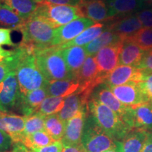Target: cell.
<instances>
[{
	"label": "cell",
	"mask_w": 152,
	"mask_h": 152,
	"mask_svg": "<svg viewBox=\"0 0 152 152\" xmlns=\"http://www.w3.org/2000/svg\"><path fill=\"white\" fill-rule=\"evenodd\" d=\"M11 31L12 30L9 28H0V46L7 45L9 47H16L11 38Z\"/></svg>",
	"instance_id": "39"
},
{
	"label": "cell",
	"mask_w": 152,
	"mask_h": 152,
	"mask_svg": "<svg viewBox=\"0 0 152 152\" xmlns=\"http://www.w3.org/2000/svg\"><path fill=\"white\" fill-rule=\"evenodd\" d=\"M140 82H131L120 86L109 87L121 103L133 108L144 104H149V99L142 90Z\"/></svg>",
	"instance_id": "8"
},
{
	"label": "cell",
	"mask_w": 152,
	"mask_h": 152,
	"mask_svg": "<svg viewBox=\"0 0 152 152\" xmlns=\"http://www.w3.org/2000/svg\"><path fill=\"white\" fill-rule=\"evenodd\" d=\"M55 28L45 20L30 18L25 20L18 31L22 34L21 44L33 46L35 51L52 47Z\"/></svg>",
	"instance_id": "4"
},
{
	"label": "cell",
	"mask_w": 152,
	"mask_h": 152,
	"mask_svg": "<svg viewBox=\"0 0 152 152\" xmlns=\"http://www.w3.org/2000/svg\"><path fill=\"white\" fill-rule=\"evenodd\" d=\"M35 1H37V3H42L44 1V0H35Z\"/></svg>",
	"instance_id": "48"
},
{
	"label": "cell",
	"mask_w": 152,
	"mask_h": 152,
	"mask_svg": "<svg viewBox=\"0 0 152 152\" xmlns=\"http://www.w3.org/2000/svg\"><path fill=\"white\" fill-rule=\"evenodd\" d=\"M64 145L61 141H55L45 147L32 149L35 152H63Z\"/></svg>",
	"instance_id": "38"
},
{
	"label": "cell",
	"mask_w": 152,
	"mask_h": 152,
	"mask_svg": "<svg viewBox=\"0 0 152 152\" xmlns=\"http://www.w3.org/2000/svg\"><path fill=\"white\" fill-rule=\"evenodd\" d=\"M144 1H145V0H144Z\"/></svg>",
	"instance_id": "50"
},
{
	"label": "cell",
	"mask_w": 152,
	"mask_h": 152,
	"mask_svg": "<svg viewBox=\"0 0 152 152\" xmlns=\"http://www.w3.org/2000/svg\"><path fill=\"white\" fill-rule=\"evenodd\" d=\"M82 144L87 152H105L108 150L118 149L121 142L113 140L91 117L87 121L84 128Z\"/></svg>",
	"instance_id": "6"
},
{
	"label": "cell",
	"mask_w": 152,
	"mask_h": 152,
	"mask_svg": "<svg viewBox=\"0 0 152 152\" xmlns=\"http://www.w3.org/2000/svg\"><path fill=\"white\" fill-rule=\"evenodd\" d=\"M14 55L5 58L2 62L0 63V83L2 82L9 73L16 70L22 54L21 47L18 45V46L14 49Z\"/></svg>",
	"instance_id": "32"
},
{
	"label": "cell",
	"mask_w": 152,
	"mask_h": 152,
	"mask_svg": "<svg viewBox=\"0 0 152 152\" xmlns=\"http://www.w3.org/2000/svg\"><path fill=\"white\" fill-rule=\"evenodd\" d=\"M43 3L55 5H66L71 7H80L84 0H44Z\"/></svg>",
	"instance_id": "40"
},
{
	"label": "cell",
	"mask_w": 152,
	"mask_h": 152,
	"mask_svg": "<svg viewBox=\"0 0 152 152\" xmlns=\"http://www.w3.org/2000/svg\"><path fill=\"white\" fill-rule=\"evenodd\" d=\"M122 41L121 37L112 31L106 30L92 42L85 45L84 48L87 56H94L102 49Z\"/></svg>",
	"instance_id": "27"
},
{
	"label": "cell",
	"mask_w": 152,
	"mask_h": 152,
	"mask_svg": "<svg viewBox=\"0 0 152 152\" xmlns=\"http://www.w3.org/2000/svg\"><path fill=\"white\" fill-rule=\"evenodd\" d=\"M26 116L0 111V130L7 133L13 143H21L24 137Z\"/></svg>",
	"instance_id": "12"
},
{
	"label": "cell",
	"mask_w": 152,
	"mask_h": 152,
	"mask_svg": "<svg viewBox=\"0 0 152 152\" xmlns=\"http://www.w3.org/2000/svg\"><path fill=\"white\" fill-rule=\"evenodd\" d=\"M16 147L14 149V152H35L33 151V150L28 149L26 147H25L23 144L18 143V144H16Z\"/></svg>",
	"instance_id": "45"
},
{
	"label": "cell",
	"mask_w": 152,
	"mask_h": 152,
	"mask_svg": "<svg viewBox=\"0 0 152 152\" xmlns=\"http://www.w3.org/2000/svg\"><path fill=\"white\" fill-rule=\"evenodd\" d=\"M47 95L45 87L33 90L25 95L20 94L16 106L24 116H28L38 111L41 104L47 97Z\"/></svg>",
	"instance_id": "17"
},
{
	"label": "cell",
	"mask_w": 152,
	"mask_h": 152,
	"mask_svg": "<svg viewBox=\"0 0 152 152\" xmlns=\"http://www.w3.org/2000/svg\"><path fill=\"white\" fill-rule=\"evenodd\" d=\"M3 61H0V63H1V62H2Z\"/></svg>",
	"instance_id": "49"
},
{
	"label": "cell",
	"mask_w": 152,
	"mask_h": 152,
	"mask_svg": "<svg viewBox=\"0 0 152 152\" xmlns=\"http://www.w3.org/2000/svg\"><path fill=\"white\" fill-rule=\"evenodd\" d=\"M35 55L38 68L48 82L75 79L68 70L61 49L58 46L37 49Z\"/></svg>",
	"instance_id": "3"
},
{
	"label": "cell",
	"mask_w": 152,
	"mask_h": 152,
	"mask_svg": "<svg viewBox=\"0 0 152 152\" xmlns=\"http://www.w3.org/2000/svg\"><path fill=\"white\" fill-rule=\"evenodd\" d=\"M20 92L16 71L0 83V111L10 113L18 104Z\"/></svg>",
	"instance_id": "9"
},
{
	"label": "cell",
	"mask_w": 152,
	"mask_h": 152,
	"mask_svg": "<svg viewBox=\"0 0 152 152\" xmlns=\"http://www.w3.org/2000/svg\"><path fill=\"white\" fill-rule=\"evenodd\" d=\"M106 30L115 33L121 39L132 37L142 28V25L136 14L129 16L114 18L106 24Z\"/></svg>",
	"instance_id": "11"
},
{
	"label": "cell",
	"mask_w": 152,
	"mask_h": 152,
	"mask_svg": "<svg viewBox=\"0 0 152 152\" xmlns=\"http://www.w3.org/2000/svg\"><path fill=\"white\" fill-rule=\"evenodd\" d=\"M65 129L66 123L60 118L58 113L46 116L45 131L54 141H61L65 133Z\"/></svg>",
	"instance_id": "28"
},
{
	"label": "cell",
	"mask_w": 152,
	"mask_h": 152,
	"mask_svg": "<svg viewBox=\"0 0 152 152\" xmlns=\"http://www.w3.org/2000/svg\"><path fill=\"white\" fill-rule=\"evenodd\" d=\"M144 77L143 72L135 66L119 65L108 74L104 83L110 87L120 86L131 82H140Z\"/></svg>",
	"instance_id": "13"
},
{
	"label": "cell",
	"mask_w": 152,
	"mask_h": 152,
	"mask_svg": "<svg viewBox=\"0 0 152 152\" xmlns=\"http://www.w3.org/2000/svg\"><path fill=\"white\" fill-rule=\"evenodd\" d=\"M61 49L68 70L76 79V75L87 56L84 47L73 46Z\"/></svg>",
	"instance_id": "20"
},
{
	"label": "cell",
	"mask_w": 152,
	"mask_h": 152,
	"mask_svg": "<svg viewBox=\"0 0 152 152\" xmlns=\"http://www.w3.org/2000/svg\"><path fill=\"white\" fill-rule=\"evenodd\" d=\"M95 23H96L90 19L83 17L75 19L65 26L56 28L52 47L59 46L73 40L80 34Z\"/></svg>",
	"instance_id": "10"
},
{
	"label": "cell",
	"mask_w": 152,
	"mask_h": 152,
	"mask_svg": "<svg viewBox=\"0 0 152 152\" xmlns=\"http://www.w3.org/2000/svg\"><path fill=\"white\" fill-rule=\"evenodd\" d=\"M84 1H106V0H84Z\"/></svg>",
	"instance_id": "47"
},
{
	"label": "cell",
	"mask_w": 152,
	"mask_h": 152,
	"mask_svg": "<svg viewBox=\"0 0 152 152\" xmlns=\"http://www.w3.org/2000/svg\"><path fill=\"white\" fill-rule=\"evenodd\" d=\"M78 7L83 17L90 19L96 23L109 22L111 20L106 1H84Z\"/></svg>",
	"instance_id": "18"
},
{
	"label": "cell",
	"mask_w": 152,
	"mask_h": 152,
	"mask_svg": "<svg viewBox=\"0 0 152 152\" xmlns=\"http://www.w3.org/2000/svg\"><path fill=\"white\" fill-rule=\"evenodd\" d=\"M140 85L149 99V105L152 107V73L144 76L143 80L140 82Z\"/></svg>",
	"instance_id": "37"
},
{
	"label": "cell",
	"mask_w": 152,
	"mask_h": 152,
	"mask_svg": "<svg viewBox=\"0 0 152 152\" xmlns=\"http://www.w3.org/2000/svg\"><path fill=\"white\" fill-rule=\"evenodd\" d=\"M63 152H87L83 144L73 146H64V149Z\"/></svg>",
	"instance_id": "42"
},
{
	"label": "cell",
	"mask_w": 152,
	"mask_h": 152,
	"mask_svg": "<svg viewBox=\"0 0 152 152\" xmlns=\"http://www.w3.org/2000/svg\"><path fill=\"white\" fill-rule=\"evenodd\" d=\"M105 152H121V151H120L119 148H118V149H111V150H108V151H105Z\"/></svg>",
	"instance_id": "46"
},
{
	"label": "cell",
	"mask_w": 152,
	"mask_h": 152,
	"mask_svg": "<svg viewBox=\"0 0 152 152\" xmlns=\"http://www.w3.org/2000/svg\"><path fill=\"white\" fill-rule=\"evenodd\" d=\"M24 22L25 20L13 11L0 7V26L9 28L12 30H18L19 28Z\"/></svg>",
	"instance_id": "31"
},
{
	"label": "cell",
	"mask_w": 152,
	"mask_h": 152,
	"mask_svg": "<svg viewBox=\"0 0 152 152\" xmlns=\"http://www.w3.org/2000/svg\"><path fill=\"white\" fill-rule=\"evenodd\" d=\"M92 97L111 109L119 115L128 126L133 129L132 108L121 103L112 92L110 87L102 83L98 85L92 93Z\"/></svg>",
	"instance_id": "7"
},
{
	"label": "cell",
	"mask_w": 152,
	"mask_h": 152,
	"mask_svg": "<svg viewBox=\"0 0 152 152\" xmlns=\"http://www.w3.org/2000/svg\"><path fill=\"white\" fill-rule=\"evenodd\" d=\"M137 16L140 19L142 27L152 28V7L149 9H143L136 13Z\"/></svg>",
	"instance_id": "36"
},
{
	"label": "cell",
	"mask_w": 152,
	"mask_h": 152,
	"mask_svg": "<svg viewBox=\"0 0 152 152\" xmlns=\"http://www.w3.org/2000/svg\"><path fill=\"white\" fill-rule=\"evenodd\" d=\"M130 39L144 52L152 50V28H142Z\"/></svg>",
	"instance_id": "34"
},
{
	"label": "cell",
	"mask_w": 152,
	"mask_h": 152,
	"mask_svg": "<svg viewBox=\"0 0 152 152\" xmlns=\"http://www.w3.org/2000/svg\"><path fill=\"white\" fill-rule=\"evenodd\" d=\"M86 113L85 109H81L75 116L66 123L64 136L61 142L64 146L78 145L82 144L84 132Z\"/></svg>",
	"instance_id": "15"
},
{
	"label": "cell",
	"mask_w": 152,
	"mask_h": 152,
	"mask_svg": "<svg viewBox=\"0 0 152 152\" xmlns=\"http://www.w3.org/2000/svg\"><path fill=\"white\" fill-rule=\"evenodd\" d=\"M14 49L13 50H7L0 46V61H4L5 58H8L14 54Z\"/></svg>",
	"instance_id": "44"
},
{
	"label": "cell",
	"mask_w": 152,
	"mask_h": 152,
	"mask_svg": "<svg viewBox=\"0 0 152 152\" xmlns=\"http://www.w3.org/2000/svg\"><path fill=\"white\" fill-rule=\"evenodd\" d=\"M87 103L83 99V95L78 91L65 98V103L61 111L58 113V116L66 123L72 118L81 109H85Z\"/></svg>",
	"instance_id": "21"
},
{
	"label": "cell",
	"mask_w": 152,
	"mask_h": 152,
	"mask_svg": "<svg viewBox=\"0 0 152 152\" xmlns=\"http://www.w3.org/2000/svg\"><path fill=\"white\" fill-rule=\"evenodd\" d=\"M45 118H46L45 115L37 111L32 115L26 116L24 137L30 135L38 131L45 130Z\"/></svg>",
	"instance_id": "33"
},
{
	"label": "cell",
	"mask_w": 152,
	"mask_h": 152,
	"mask_svg": "<svg viewBox=\"0 0 152 152\" xmlns=\"http://www.w3.org/2000/svg\"><path fill=\"white\" fill-rule=\"evenodd\" d=\"M83 17L78 7L55 5L42 2L39 3L37 9L30 18L44 19L55 28H57Z\"/></svg>",
	"instance_id": "5"
},
{
	"label": "cell",
	"mask_w": 152,
	"mask_h": 152,
	"mask_svg": "<svg viewBox=\"0 0 152 152\" xmlns=\"http://www.w3.org/2000/svg\"><path fill=\"white\" fill-rule=\"evenodd\" d=\"M145 52L140 49L130 38L123 40L119 56V65L136 66L142 60Z\"/></svg>",
	"instance_id": "19"
},
{
	"label": "cell",
	"mask_w": 152,
	"mask_h": 152,
	"mask_svg": "<svg viewBox=\"0 0 152 152\" xmlns=\"http://www.w3.org/2000/svg\"><path fill=\"white\" fill-rule=\"evenodd\" d=\"M22 48V54L16 70L20 94L45 87L48 83L38 68L35 48L23 44H19Z\"/></svg>",
	"instance_id": "1"
},
{
	"label": "cell",
	"mask_w": 152,
	"mask_h": 152,
	"mask_svg": "<svg viewBox=\"0 0 152 152\" xmlns=\"http://www.w3.org/2000/svg\"><path fill=\"white\" fill-rule=\"evenodd\" d=\"M45 88L49 96H67L78 91L80 83L77 79L54 80L48 82Z\"/></svg>",
	"instance_id": "24"
},
{
	"label": "cell",
	"mask_w": 152,
	"mask_h": 152,
	"mask_svg": "<svg viewBox=\"0 0 152 152\" xmlns=\"http://www.w3.org/2000/svg\"><path fill=\"white\" fill-rule=\"evenodd\" d=\"M55 142L46 131H38L30 135L25 136L21 143L25 147L32 149L45 147Z\"/></svg>",
	"instance_id": "29"
},
{
	"label": "cell",
	"mask_w": 152,
	"mask_h": 152,
	"mask_svg": "<svg viewBox=\"0 0 152 152\" xmlns=\"http://www.w3.org/2000/svg\"><path fill=\"white\" fill-rule=\"evenodd\" d=\"M133 129L152 132V107L149 104L132 108Z\"/></svg>",
	"instance_id": "26"
},
{
	"label": "cell",
	"mask_w": 152,
	"mask_h": 152,
	"mask_svg": "<svg viewBox=\"0 0 152 152\" xmlns=\"http://www.w3.org/2000/svg\"><path fill=\"white\" fill-rule=\"evenodd\" d=\"M87 109L96 124L115 141L121 142L132 130L117 113L94 98L89 100Z\"/></svg>",
	"instance_id": "2"
},
{
	"label": "cell",
	"mask_w": 152,
	"mask_h": 152,
	"mask_svg": "<svg viewBox=\"0 0 152 152\" xmlns=\"http://www.w3.org/2000/svg\"><path fill=\"white\" fill-rule=\"evenodd\" d=\"M136 68L143 72L144 76L152 73V50L145 52L142 60Z\"/></svg>",
	"instance_id": "35"
},
{
	"label": "cell",
	"mask_w": 152,
	"mask_h": 152,
	"mask_svg": "<svg viewBox=\"0 0 152 152\" xmlns=\"http://www.w3.org/2000/svg\"><path fill=\"white\" fill-rule=\"evenodd\" d=\"M38 5L35 0H0V7L13 11L25 20L31 17Z\"/></svg>",
	"instance_id": "23"
},
{
	"label": "cell",
	"mask_w": 152,
	"mask_h": 152,
	"mask_svg": "<svg viewBox=\"0 0 152 152\" xmlns=\"http://www.w3.org/2000/svg\"><path fill=\"white\" fill-rule=\"evenodd\" d=\"M104 30H106V24L102 23H97L94 25L88 28L85 31L76 37L73 40L68 42L67 43L58 46L60 49H66L68 47L73 46H85L88 45L91 42L98 37L101 34L104 33Z\"/></svg>",
	"instance_id": "25"
},
{
	"label": "cell",
	"mask_w": 152,
	"mask_h": 152,
	"mask_svg": "<svg viewBox=\"0 0 152 152\" xmlns=\"http://www.w3.org/2000/svg\"><path fill=\"white\" fill-rule=\"evenodd\" d=\"M122 44L123 41L104 47L94 56L98 70L102 75L106 76L119 64Z\"/></svg>",
	"instance_id": "14"
},
{
	"label": "cell",
	"mask_w": 152,
	"mask_h": 152,
	"mask_svg": "<svg viewBox=\"0 0 152 152\" xmlns=\"http://www.w3.org/2000/svg\"><path fill=\"white\" fill-rule=\"evenodd\" d=\"M141 152H152V132H148L147 140Z\"/></svg>",
	"instance_id": "43"
},
{
	"label": "cell",
	"mask_w": 152,
	"mask_h": 152,
	"mask_svg": "<svg viewBox=\"0 0 152 152\" xmlns=\"http://www.w3.org/2000/svg\"><path fill=\"white\" fill-rule=\"evenodd\" d=\"M148 131L132 129L121 142V152H141L147 138Z\"/></svg>",
	"instance_id": "22"
},
{
	"label": "cell",
	"mask_w": 152,
	"mask_h": 152,
	"mask_svg": "<svg viewBox=\"0 0 152 152\" xmlns=\"http://www.w3.org/2000/svg\"><path fill=\"white\" fill-rule=\"evenodd\" d=\"M111 19L135 14L145 6L144 0H106Z\"/></svg>",
	"instance_id": "16"
},
{
	"label": "cell",
	"mask_w": 152,
	"mask_h": 152,
	"mask_svg": "<svg viewBox=\"0 0 152 152\" xmlns=\"http://www.w3.org/2000/svg\"><path fill=\"white\" fill-rule=\"evenodd\" d=\"M12 140L7 133L0 130V152H5L10 149Z\"/></svg>",
	"instance_id": "41"
},
{
	"label": "cell",
	"mask_w": 152,
	"mask_h": 152,
	"mask_svg": "<svg viewBox=\"0 0 152 152\" xmlns=\"http://www.w3.org/2000/svg\"><path fill=\"white\" fill-rule=\"evenodd\" d=\"M66 97V96H47L41 104L37 112L45 116L58 113L64 107Z\"/></svg>",
	"instance_id": "30"
}]
</instances>
